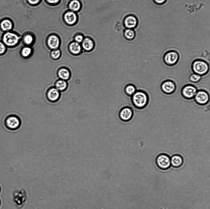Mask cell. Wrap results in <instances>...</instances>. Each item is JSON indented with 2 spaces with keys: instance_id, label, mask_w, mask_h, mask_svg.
I'll return each mask as SVG.
<instances>
[{
  "instance_id": "1",
  "label": "cell",
  "mask_w": 210,
  "mask_h": 209,
  "mask_svg": "<svg viewBox=\"0 0 210 209\" xmlns=\"http://www.w3.org/2000/svg\"><path fill=\"white\" fill-rule=\"evenodd\" d=\"M149 101L148 95L143 91H136L132 95V103L133 106L138 109H141L145 108Z\"/></svg>"
},
{
  "instance_id": "2",
  "label": "cell",
  "mask_w": 210,
  "mask_h": 209,
  "mask_svg": "<svg viewBox=\"0 0 210 209\" xmlns=\"http://www.w3.org/2000/svg\"><path fill=\"white\" fill-rule=\"evenodd\" d=\"M191 68L194 73L201 76L207 74L209 70L208 63L201 59H196L194 60L192 63Z\"/></svg>"
},
{
  "instance_id": "3",
  "label": "cell",
  "mask_w": 210,
  "mask_h": 209,
  "mask_svg": "<svg viewBox=\"0 0 210 209\" xmlns=\"http://www.w3.org/2000/svg\"><path fill=\"white\" fill-rule=\"evenodd\" d=\"M22 124L20 117L15 114H11L7 116L5 120V124L8 129L15 131L20 127Z\"/></svg>"
},
{
  "instance_id": "4",
  "label": "cell",
  "mask_w": 210,
  "mask_h": 209,
  "mask_svg": "<svg viewBox=\"0 0 210 209\" xmlns=\"http://www.w3.org/2000/svg\"><path fill=\"white\" fill-rule=\"evenodd\" d=\"M20 38V37L17 34L7 32L2 36V42L7 47L11 48L17 45Z\"/></svg>"
},
{
  "instance_id": "5",
  "label": "cell",
  "mask_w": 210,
  "mask_h": 209,
  "mask_svg": "<svg viewBox=\"0 0 210 209\" xmlns=\"http://www.w3.org/2000/svg\"><path fill=\"white\" fill-rule=\"evenodd\" d=\"M27 198L26 192L23 189L17 190L13 194L14 201L18 208H21L24 206Z\"/></svg>"
},
{
  "instance_id": "6",
  "label": "cell",
  "mask_w": 210,
  "mask_h": 209,
  "mask_svg": "<svg viewBox=\"0 0 210 209\" xmlns=\"http://www.w3.org/2000/svg\"><path fill=\"white\" fill-rule=\"evenodd\" d=\"M155 162L157 167L162 170L168 169L171 165L170 157L164 153L158 155L156 158Z\"/></svg>"
},
{
  "instance_id": "7",
  "label": "cell",
  "mask_w": 210,
  "mask_h": 209,
  "mask_svg": "<svg viewBox=\"0 0 210 209\" xmlns=\"http://www.w3.org/2000/svg\"><path fill=\"white\" fill-rule=\"evenodd\" d=\"M179 59V54L175 50H170L166 52L163 57L164 63L169 66L175 65L178 62Z\"/></svg>"
},
{
  "instance_id": "8",
  "label": "cell",
  "mask_w": 210,
  "mask_h": 209,
  "mask_svg": "<svg viewBox=\"0 0 210 209\" xmlns=\"http://www.w3.org/2000/svg\"><path fill=\"white\" fill-rule=\"evenodd\" d=\"M197 90L196 87L192 84H187L182 88L181 93L185 99L190 100L194 98Z\"/></svg>"
},
{
  "instance_id": "9",
  "label": "cell",
  "mask_w": 210,
  "mask_h": 209,
  "mask_svg": "<svg viewBox=\"0 0 210 209\" xmlns=\"http://www.w3.org/2000/svg\"><path fill=\"white\" fill-rule=\"evenodd\" d=\"M196 103L200 105L207 104L209 101V96L208 93L204 90L197 91L194 97Z\"/></svg>"
},
{
  "instance_id": "10",
  "label": "cell",
  "mask_w": 210,
  "mask_h": 209,
  "mask_svg": "<svg viewBox=\"0 0 210 209\" xmlns=\"http://www.w3.org/2000/svg\"><path fill=\"white\" fill-rule=\"evenodd\" d=\"M160 88L164 93L166 94H171L176 91V86L175 82L173 81L167 80L161 83Z\"/></svg>"
},
{
  "instance_id": "11",
  "label": "cell",
  "mask_w": 210,
  "mask_h": 209,
  "mask_svg": "<svg viewBox=\"0 0 210 209\" xmlns=\"http://www.w3.org/2000/svg\"><path fill=\"white\" fill-rule=\"evenodd\" d=\"M134 115L133 109L129 107L122 108L119 111L118 116L121 120L124 122H128L132 119Z\"/></svg>"
},
{
  "instance_id": "12",
  "label": "cell",
  "mask_w": 210,
  "mask_h": 209,
  "mask_svg": "<svg viewBox=\"0 0 210 209\" xmlns=\"http://www.w3.org/2000/svg\"><path fill=\"white\" fill-rule=\"evenodd\" d=\"M64 19L67 24L69 25H73L76 22L77 17L75 12L69 11L66 12L64 14Z\"/></svg>"
},
{
  "instance_id": "13",
  "label": "cell",
  "mask_w": 210,
  "mask_h": 209,
  "mask_svg": "<svg viewBox=\"0 0 210 209\" xmlns=\"http://www.w3.org/2000/svg\"><path fill=\"white\" fill-rule=\"evenodd\" d=\"M137 18L133 15H129L126 17L124 20L125 26L129 29L135 28L137 25Z\"/></svg>"
},
{
  "instance_id": "14",
  "label": "cell",
  "mask_w": 210,
  "mask_h": 209,
  "mask_svg": "<svg viewBox=\"0 0 210 209\" xmlns=\"http://www.w3.org/2000/svg\"><path fill=\"white\" fill-rule=\"evenodd\" d=\"M171 165L175 168L180 167L183 165L184 160L183 157L180 155L175 154L170 158Z\"/></svg>"
},
{
  "instance_id": "15",
  "label": "cell",
  "mask_w": 210,
  "mask_h": 209,
  "mask_svg": "<svg viewBox=\"0 0 210 209\" xmlns=\"http://www.w3.org/2000/svg\"><path fill=\"white\" fill-rule=\"evenodd\" d=\"M47 43L48 46L50 48L55 49L58 48L59 45V39L57 36L52 35L48 37Z\"/></svg>"
},
{
  "instance_id": "16",
  "label": "cell",
  "mask_w": 210,
  "mask_h": 209,
  "mask_svg": "<svg viewBox=\"0 0 210 209\" xmlns=\"http://www.w3.org/2000/svg\"><path fill=\"white\" fill-rule=\"evenodd\" d=\"M94 44L93 41L89 37L84 39L82 42V46L85 51H90L94 48Z\"/></svg>"
},
{
  "instance_id": "17",
  "label": "cell",
  "mask_w": 210,
  "mask_h": 209,
  "mask_svg": "<svg viewBox=\"0 0 210 209\" xmlns=\"http://www.w3.org/2000/svg\"><path fill=\"white\" fill-rule=\"evenodd\" d=\"M47 95L50 101H55L58 100L59 97V93L56 88H53L49 91Z\"/></svg>"
},
{
  "instance_id": "18",
  "label": "cell",
  "mask_w": 210,
  "mask_h": 209,
  "mask_svg": "<svg viewBox=\"0 0 210 209\" xmlns=\"http://www.w3.org/2000/svg\"><path fill=\"white\" fill-rule=\"evenodd\" d=\"M0 27L3 31L8 32L12 29L13 24L10 20L6 19L2 20L1 22Z\"/></svg>"
},
{
  "instance_id": "19",
  "label": "cell",
  "mask_w": 210,
  "mask_h": 209,
  "mask_svg": "<svg viewBox=\"0 0 210 209\" xmlns=\"http://www.w3.org/2000/svg\"><path fill=\"white\" fill-rule=\"evenodd\" d=\"M81 4L78 0H72L69 4V8L70 11L74 12L78 11L81 9Z\"/></svg>"
},
{
  "instance_id": "20",
  "label": "cell",
  "mask_w": 210,
  "mask_h": 209,
  "mask_svg": "<svg viewBox=\"0 0 210 209\" xmlns=\"http://www.w3.org/2000/svg\"><path fill=\"white\" fill-rule=\"evenodd\" d=\"M69 48L72 53L74 54L79 53L81 49L80 45L76 42L71 43L69 45Z\"/></svg>"
},
{
  "instance_id": "21",
  "label": "cell",
  "mask_w": 210,
  "mask_h": 209,
  "mask_svg": "<svg viewBox=\"0 0 210 209\" xmlns=\"http://www.w3.org/2000/svg\"><path fill=\"white\" fill-rule=\"evenodd\" d=\"M58 75L59 77L63 80H67L70 77V73L68 70L63 68L59 70Z\"/></svg>"
},
{
  "instance_id": "22",
  "label": "cell",
  "mask_w": 210,
  "mask_h": 209,
  "mask_svg": "<svg viewBox=\"0 0 210 209\" xmlns=\"http://www.w3.org/2000/svg\"><path fill=\"white\" fill-rule=\"evenodd\" d=\"M67 86L66 82L63 80L58 81L55 84L56 89L58 90H63L66 89Z\"/></svg>"
},
{
  "instance_id": "23",
  "label": "cell",
  "mask_w": 210,
  "mask_h": 209,
  "mask_svg": "<svg viewBox=\"0 0 210 209\" xmlns=\"http://www.w3.org/2000/svg\"><path fill=\"white\" fill-rule=\"evenodd\" d=\"M124 35L126 39L131 40L134 38L135 33L132 29L128 28L125 30Z\"/></svg>"
},
{
  "instance_id": "24",
  "label": "cell",
  "mask_w": 210,
  "mask_h": 209,
  "mask_svg": "<svg viewBox=\"0 0 210 209\" xmlns=\"http://www.w3.org/2000/svg\"><path fill=\"white\" fill-rule=\"evenodd\" d=\"M125 91L127 95L131 96L136 92V89L133 85H129L126 86Z\"/></svg>"
},
{
  "instance_id": "25",
  "label": "cell",
  "mask_w": 210,
  "mask_h": 209,
  "mask_svg": "<svg viewBox=\"0 0 210 209\" xmlns=\"http://www.w3.org/2000/svg\"><path fill=\"white\" fill-rule=\"evenodd\" d=\"M201 78V76L195 73L191 74L189 77L190 81L194 83L200 82Z\"/></svg>"
},
{
  "instance_id": "26",
  "label": "cell",
  "mask_w": 210,
  "mask_h": 209,
  "mask_svg": "<svg viewBox=\"0 0 210 209\" xmlns=\"http://www.w3.org/2000/svg\"><path fill=\"white\" fill-rule=\"evenodd\" d=\"M34 38L32 35L27 34L24 36L23 38L24 43L26 44L30 45L32 43Z\"/></svg>"
},
{
  "instance_id": "27",
  "label": "cell",
  "mask_w": 210,
  "mask_h": 209,
  "mask_svg": "<svg viewBox=\"0 0 210 209\" xmlns=\"http://www.w3.org/2000/svg\"><path fill=\"white\" fill-rule=\"evenodd\" d=\"M31 49L29 47H25L22 48L21 52V54L22 56L27 57L31 53Z\"/></svg>"
},
{
  "instance_id": "28",
  "label": "cell",
  "mask_w": 210,
  "mask_h": 209,
  "mask_svg": "<svg viewBox=\"0 0 210 209\" xmlns=\"http://www.w3.org/2000/svg\"><path fill=\"white\" fill-rule=\"evenodd\" d=\"M51 56L55 59L58 58L60 55V51L59 50L55 49L52 51L51 52Z\"/></svg>"
},
{
  "instance_id": "29",
  "label": "cell",
  "mask_w": 210,
  "mask_h": 209,
  "mask_svg": "<svg viewBox=\"0 0 210 209\" xmlns=\"http://www.w3.org/2000/svg\"><path fill=\"white\" fill-rule=\"evenodd\" d=\"M7 47L2 41H0V55L4 54L6 51Z\"/></svg>"
},
{
  "instance_id": "30",
  "label": "cell",
  "mask_w": 210,
  "mask_h": 209,
  "mask_svg": "<svg viewBox=\"0 0 210 209\" xmlns=\"http://www.w3.org/2000/svg\"><path fill=\"white\" fill-rule=\"evenodd\" d=\"M84 39L83 36L81 34L76 35L74 37L75 42L79 43L82 42Z\"/></svg>"
},
{
  "instance_id": "31",
  "label": "cell",
  "mask_w": 210,
  "mask_h": 209,
  "mask_svg": "<svg viewBox=\"0 0 210 209\" xmlns=\"http://www.w3.org/2000/svg\"><path fill=\"white\" fill-rule=\"evenodd\" d=\"M154 2L157 5H161L164 4L167 0H153Z\"/></svg>"
},
{
  "instance_id": "32",
  "label": "cell",
  "mask_w": 210,
  "mask_h": 209,
  "mask_svg": "<svg viewBox=\"0 0 210 209\" xmlns=\"http://www.w3.org/2000/svg\"><path fill=\"white\" fill-rule=\"evenodd\" d=\"M29 4L35 5L37 4L40 1V0H27Z\"/></svg>"
},
{
  "instance_id": "33",
  "label": "cell",
  "mask_w": 210,
  "mask_h": 209,
  "mask_svg": "<svg viewBox=\"0 0 210 209\" xmlns=\"http://www.w3.org/2000/svg\"><path fill=\"white\" fill-rule=\"evenodd\" d=\"M60 0H46L47 2L50 4H55L58 2Z\"/></svg>"
},
{
  "instance_id": "34",
  "label": "cell",
  "mask_w": 210,
  "mask_h": 209,
  "mask_svg": "<svg viewBox=\"0 0 210 209\" xmlns=\"http://www.w3.org/2000/svg\"></svg>"
}]
</instances>
